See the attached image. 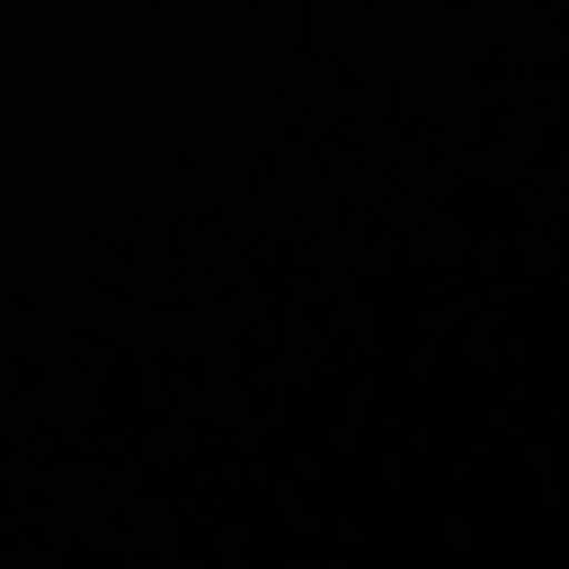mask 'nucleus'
<instances>
[]
</instances>
